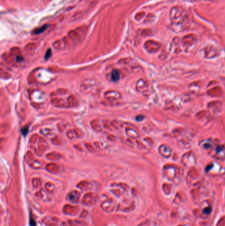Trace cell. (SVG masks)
Instances as JSON below:
<instances>
[{
    "label": "cell",
    "instance_id": "6da1fadb",
    "mask_svg": "<svg viewBox=\"0 0 225 226\" xmlns=\"http://www.w3.org/2000/svg\"><path fill=\"white\" fill-rule=\"evenodd\" d=\"M105 98L110 100H118L121 97V95L119 91H108L104 93Z\"/></svg>",
    "mask_w": 225,
    "mask_h": 226
},
{
    "label": "cell",
    "instance_id": "7a4b0ae2",
    "mask_svg": "<svg viewBox=\"0 0 225 226\" xmlns=\"http://www.w3.org/2000/svg\"><path fill=\"white\" fill-rule=\"evenodd\" d=\"M80 28H77V29H75L74 30H71V32H69L68 34L69 37L72 40H79L81 37L82 36V33L83 32L79 31Z\"/></svg>",
    "mask_w": 225,
    "mask_h": 226
},
{
    "label": "cell",
    "instance_id": "3957f363",
    "mask_svg": "<svg viewBox=\"0 0 225 226\" xmlns=\"http://www.w3.org/2000/svg\"><path fill=\"white\" fill-rule=\"evenodd\" d=\"M120 73L118 70H113L111 73V79L113 81H118L120 79Z\"/></svg>",
    "mask_w": 225,
    "mask_h": 226
},
{
    "label": "cell",
    "instance_id": "277c9868",
    "mask_svg": "<svg viewBox=\"0 0 225 226\" xmlns=\"http://www.w3.org/2000/svg\"><path fill=\"white\" fill-rule=\"evenodd\" d=\"M91 125L92 127L94 128V130H97V131H100L102 130V127H101V125L99 123V120H95L92 121Z\"/></svg>",
    "mask_w": 225,
    "mask_h": 226
},
{
    "label": "cell",
    "instance_id": "5b68a950",
    "mask_svg": "<svg viewBox=\"0 0 225 226\" xmlns=\"http://www.w3.org/2000/svg\"><path fill=\"white\" fill-rule=\"evenodd\" d=\"M48 25H44V26H42L40 27H38V28H36L35 30H33V34H35V35H38V34H40L43 32H44L46 30V28H48Z\"/></svg>",
    "mask_w": 225,
    "mask_h": 226
},
{
    "label": "cell",
    "instance_id": "8992f818",
    "mask_svg": "<svg viewBox=\"0 0 225 226\" xmlns=\"http://www.w3.org/2000/svg\"><path fill=\"white\" fill-rule=\"evenodd\" d=\"M67 136L69 138L73 139V138L77 137V134H76L75 130H70V131H69L67 133Z\"/></svg>",
    "mask_w": 225,
    "mask_h": 226
},
{
    "label": "cell",
    "instance_id": "52a82bcc",
    "mask_svg": "<svg viewBox=\"0 0 225 226\" xmlns=\"http://www.w3.org/2000/svg\"><path fill=\"white\" fill-rule=\"evenodd\" d=\"M52 56V50L51 49H48L47 50L46 53V55H45V60H48Z\"/></svg>",
    "mask_w": 225,
    "mask_h": 226
},
{
    "label": "cell",
    "instance_id": "ba28073f",
    "mask_svg": "<svg viewBox=\"0 0 225 226\" xmlns=\"http://www.w3.org/2000/svg\"><path fill=\"white\" fill-rule=\"evenodd\" d=\"M21 132H22V134H23V135L26 136V134H28V126H25V128H22V130H21Z\"/></svg>",
    "mask_w": 225,
    "mask_h": 226
},
{
    "label": "cell",
    "instance_id": "9c48e42d",
    "mask_svg": "<svg viewBox=\"0 0 225 226\" xmlns=\"http://www.w3.org/2000/svg\"><path fill=\"white\" fill-rule=\"evenodd\" d=\"M211 208L210 207H207V208H206L205 209H204V210H203V212H204L205 214H209L211 213Z\"/></svg>",
    "mask_w": 225,
    "mask_h": 226
}]
</instances>
